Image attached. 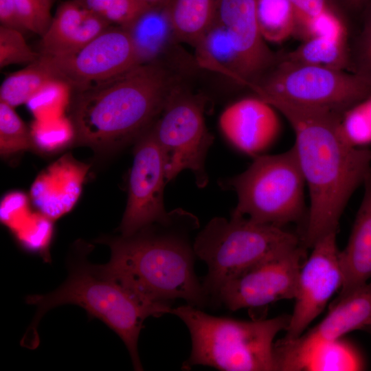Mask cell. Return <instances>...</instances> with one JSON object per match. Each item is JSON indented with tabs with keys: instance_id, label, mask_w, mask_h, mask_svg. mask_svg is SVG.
<instances>
[{
	"instance_id": "cell-28",
	"label": "cell",
	"mask_w": 371,
	"mask_h": 371,
	"mask_svg": "<svg viewBox=\"0 0 371 371\" xmlns=\"http://www.w3.org/2000/svg\"><path fill=\"white\" fill-rule=\"evenodd\" d=\"M339 128L350 145L365 148L371 144V95L341 114Z\"/></svg>"
},
{
	"instance_id": "cell-11",
	"label": "cell",
	"mask_w": 371,
	"mask_h": 371,
	"mask_svg": "<svg viewBox=\"0 0 371 371\" xmlns=\"http://www.w3.org/2000/svg\"><path fill=\"white\" fill-rule=\"evenodd\" d=\"M57 80L77 90L111 79L140 65L129 31L110 27L73 54L40 56Z\"/></svg>"
},
{
	"instance_id": "cell-2",
	"label": "cell",
	"mask_w": 371,
	"mask_h": 371,
	"mask_svg": "<svg viewBox=\"0 0 371 371\" xmlns=\"http://www.w3.org/2000/svg\"><path fill=\"white\" fill-rule=\"evenodd\" d=\"M198 218L181 208L166 222L155 223L135 234L103 238L111 249L104 270L145 302L172 308L177 299L203 308L210 306L194 271L192 233Z\"/></svg>"
},
{
	"instance_id": "cell-4",
	"label": "cell",
	"mask_w": 371,
	"mask_h": 371,
	"mask_svg": "<svg viewBox=\"0 0 371 371\" xmlns=\"http://www.w3.org/2000/svg\"><path fill=\"white\" fill-rule=\"evenodd\" d=\"M26 302L37 309L22 339L24 346H37V326L49 310L63 304H76L116 333L127 348L135 370H143L137 342L144 321L150 316L172 313L168 308L144 301L109 274L102 265L89 263L85 254L69 261L68 278L56 290L45 295H30Z\"/></svg>"
},
{
	"instance_id": "cell-21",
	"label": "cell",
	"mask_w": 371,
	"mask_h": 371,
	"mask_svg": "<svg viewBox=\"0 0 371 371\" xmlns=\"http://www.w3.org/2000/svg\"><path fill=\"white\" fill-rule=\"evenodd\" d=\"M216 0H170L167 12L181 43L196 49L213 24Z\"/></svg>"
},
{
	"instance_id": "cell-6",
	"label": "cell",
	"mask_w": 371,
	"mask_h": 371,
	"mask_svg": "<svg viewBox=\"0 0 371 371\" xmlns=\"http://www.w3.org/2000/svg\"><path fill=\"white\" fill-rule=\"evenodd\" d=\"M300 245L297 235L284 227L253 221L232 213L215 217L194 239L196 258L207 267L202 285L210 306L232 278L256 263Z\"/></svg>"
},
{
	"instance_id": "cell-19",
	"label": "cell",
	"mask_w": 371,
	"mask_h": 371,
	"mask_svg": "<svg viewBox=\"0 0 371 371\" xmlns=\"http://www.w3.org/2000/svg\"><path fill=\"white\" fill-rule=\"evenodd\" d=\"M88 167L65 155L43 170L32 184L30 196L40 213L56 219L78 200Z\"/></svg>"
},
{
	"instance_id": "cell-33",
	"label": "cell",
	"mask_w": 371,
	"mask_h": 371,
	"mask_svg": "<svg viewBox=\"0 0 371 371\" xmlns=\"http://www.w3.org/2000/svg\"><path fill=\"white\" fill-rule=\"evenodd\" d=\"M14 1L19 19L25 30L42 36L52 19L50 9L43 0H14Z\"/></svg>"
},
{
	"instance_id": "cell-1",
	"label": "cell",
	"mask_w": 371,
	"mask_h": 371,
	"mask_svg": "<svg viewBox=\"0 0 371 371\" xmlns=\"http://www.w3.org/2000/svg\"><path fill=\"white\" fill-rule=\"evenodd\" d=\"M262 99L293 130V147L310 199L302 245L312 248L323 236L337 232L350 198L371 173V150L346 140L339 128L341 115L275 98Z\"/></svg>"
},
{
	"instance_id": "cell-30",
	"label": "cell",
	"mask_w": 371,
	"mask_h": 371,
	"mask_svg": "<svg viewBox=\"0 0 371 371\" xmlns=\"http://www.w3.org/2000/svg\"><path fill=\"white\" fill-rule=\"evenodd\" d=\"M70 86L59 80H54L45 85L27 102L37 120L60 117L59 111L66 103Z\"/></svg>"
},
{
	"instance_id": "cell-15",
	"label": "cell",
	"mask_w": 371,
	"mask_h": 371,
	"mask_svg": "<svg viewBox=\"0 0 371 371\" xmlns=\"http://www.w3.org/2000/svg\"><path fill=\"white\" fill-rule=\"evenodd\" d=\"M215 19L223 26L236 52L244 85L256 80L277 61L258 23L256 0H216Z\"/></svg>"
},
{
	"instance_id": "cell-14",
	"label": "cell",
	"mask_w": 371,
	"mask_h": 371,
	"mask_svg": "<svg viewBox=\"0 0 371 371\" xmlns=\"http://www.w3.org/2000/svg\"><path fill=\"white\" fill-rule=\"evenodd\" d=\"M337 232L318 240L304 262L297 279L293 311L284 340L297 338L322 312L343 284V271L337 245Z\"/></svg>"
},
{
	"instance_id": "cell-35",
	"label": "cell",
	"mask_w": 371,
	"mask_h": 371,
	"mask_svg": "<svg viewBox=\"0 0 371 371\" xmlns=\"http://www.w3.org/2000/svg\"><path fill=\"white\" fill-rule=\"evenodd\" d=\"M293 8L295 26L293 34L311 19L324 12L337 8L335 0H290Z\"/></svg>"
},
{
	"instance_id": "cell-20",
	"label": "cell",
	"mask_w": 371,
	"mask_h": 371,
	"mask_svg": "<svg viewBox=\"0 0 371 371\" xmlns=\"http://www.w3.org/2000/svg\"><path fill=\"white\" fill-rule=\"evenodd\" d=\"M345 248L340 251L343 284L339 297L368 283L371 278V173Z\"/></svg>"
},
{
	"instance_id": "cell-34",
	"label": "cell",
	"mask_w": 371,
	"mask_h": 371,
	"mask_svg": "<svg viewBox=\"0 0 371 371\" xmlns=\"http://www.w3.org/2000/svg\"><path fill=\"white\" fill-rule=\"evenodd\" d=\"M353 73L363 77L371 84V22L368 21L355 45L352 56H350V65Z\"/></svg>"
},
{
	"instance_id": "cell-24",
	"label": "cell",
	"mask_w": 371,
	"mask_h": 371,
	"mask_svg": "<svg viewBox=\"0 0 371 371\" xmlns=\"http://www.w3.org/2000/svg\"><path fill=\"white\" fill-rule=\"evenodd\" d=\"M54 80L56 78L39 57L4 80L0 87V101L12 107L27 103L45 85Z\"/></svg>"
},
{
	"instance_id": "cell-32",
	"label": "cell",
	"mask_w": 371,
	"mask_h": 371,
	"mask_svg": "<svg viewBox=\"0 0 371 371\" xmlns=\"http://www.w3.org/2000/svg\"><path fill=\"white\" fill-rule=\"evenodd\" d=\"M31 134L33 144L49 150L50 146H58L67 142L74 135V128L72 122L60 116L51 119H36Z\"/></svg>"
},
{
	"instance_id": "cell-26",
	"label": "cell",
	"mask_w": 371,
	"mask_h": 371,
	"mask_svg": "<svg viewBox=\"0 0 371 371\" xmlns=\"http://www.w3.org/2000/svg\"><path fill=\"white\" fill-rule=\"evenodd\" d=\"M111 25L126 28L148 8L141 0H74Z\"/></svg>"
},
{
	"instance_id": "cell-13",
	"label": "cell",
	"mask_w": 371,
	"mask_h": 371,
	"mask_svg": "<svg viewBox=\"0 0 371 371\" xmlns=\"http://www.w3.org/2000/svg\"><path fill=\"white\" fill-rule=\"evenodd\" d=\"M166 158L153 126L135 142L128 177V200L119 227L121 236H131L155 223L168 221L164 189L167 183Z\"/></svg>"
},
{
	"instance_id": "cell-9",
	"label": "cell",
	"mask_w": 371,
	"mask_h": 371,
	"mask_svg": "<svg viewBox=\"0 0 371 371\" xmlns=\"http://www.w3.org/2000/svg\"><path fill=\"white\" fill-rule=\"evenodd\" d=\"M205 100L177 86L153 125L166 158L167 182L183 170H190L198 188L208 183L205 159L213 143L206 128Z\"/></svg>"
},
{
	"instance_id": "cell-27",
	"label": "cell",
	"mask_w": 371,
	"mask_h": 371,
	"mask_svg": "<svg viewBox=\"0 0 371 371\" xmlns=\"http://www.w3.org/2000/svg\"><path fill=\"white\" fill-rule=\"evenodd\" d=\"M31 131L14 110L0 101V153L6 157L32 147Z\"/></svg>"
},
{
	"instance_id": "cell-23",
	"label": "cell",
	"mask_w": 371,
	"mask_h": 371,
	"mask_svg": "<svg viewBox=\"0 0 371 371\" xmlns=\"http://www.w3.org/2000/svg\"><path fill=\"white\" fill-rule=\"evenodd\" d=\"M278 59L299 64L345 70L350 64L348 41L324 37L303 41L295 49Z\"/></svg>"
},
{
	"instance_id": "cell-22",
	"label": "cell",
	"mask_w": 371,
	"mask_h": 371,
	"mask_svg": "<svg viewBox=\"0 0 371 371\" xmlns=\"http://www.w3.org/2000/svg\"><path fill=\"white\" fill-rule=\"evenodd\" d=\"M201 67L244 85L236 52L226 30L216 19L195 49Z\"/></svg>"
},
{
	"instance_id": "cell-10",
	"label": "cell",
	"mask_w": 371,
	"mask_h": 371,
	"mask_svg": "<svg viewBox=\"0 0 371 371\" xmlns=\"http://www.w3.org/2000/svg\"><path fill=\"white\" fill-rule=\"evenodd\" d=\"M371 325V282L339 297L327 315L295 339L274 344L278 370L309 368L315 355L346 334Z\"/></svg>"
},
{
	"instance_id": "cell-37",
	"label": "cell",
	"mask_w": 371,
	"mask_h": 371,
	"mask_svg": "<svg viewBox=\"0 0 371 371\" xmlns=\"http://www.w3.org/2000/svg\"><path fill=\"white\" fill-rule=\"evenodd\" d=\"M148 8H161L166 6L170 0H141Z\"/></svg>"
},
{
	"instance_id": "cell-3",
	"label": "cell",
	"mask_w": 371,
	"mask_h": 371,
	"mask_svg": "<svg viewBox=\"0 0 371 371\" xmlns=\"http://www.w3.org/2000/svg\"><path fill=\"white\" fill-rule=\"evenodd\" d=\"M177 86L175 71L144 63L77 90L71 113L76 141L100 153L135 143L155 124Z\"/></svg>"
},
{
	"instance_id": "cell-8",
	"label": "cell",
	"mask_w": 371,
	"mask_h": 371,
	"mask_svg": "<svg viewBox=\"0 0 371 371\" xmlns=\"http://www.w3.org/2000/svg\"><path fill=\"white\" fill-rule=\"evenodd\" d=\"M260 98L341 115L371 95V84L355 73L281 60L249 85Z\"/></svg>"
},
{
	"instance_id": "cell-29",
	"label": "cell",
	"mask_w": 371,
	"mask_h": 371,
	"mask_svg": "<svg viewBox=\"0 0 371 371\" xmlns=\"http://www.w3.org/2000/svg\"><path fill=\"white\" fill-rule=\"evenodd\" d=\"M293 36L302 41L315 37L348 41V29L345 19L337 8L311 19L295 31Z\"/></svg>"
},
{
	"instance_id": "cell-12",
	"label": "cell",
	"mask_w": 371,
	"mask_h": 371,
	"mask_svg": "<svg viewBox=\"0 0 371 371\" xmlns=\"http://www.w3.org/2000/svg\"><path fill=\"white\" fill-rule=\"evenodd\" d=\"M306 250L300 245L242 271L221 289L214 306L234 311L294 299L299 273L307 258Z\"/></svg>"
},
{
	"instance_id": "cell-38",
	"label": "cell",
	"mask_w": 371,
	"mask_h": 371,
	"mask_svg": "<svg viewBox=\"0 0 371 371\" xmlns=\"http://www.w3.org/2000/svg\"><path fill=\"white\" fill-rule=\"evenodd\" d=\"M346 5L350 8H357L362 5L368 0H343Z\"/></svg>"
},
{
	"instance_id": "cell-7",
	"label": "cell",
	"mask_w": 371,
	"mask_h": 371,
	"mask_svg": "<svg viewBox=\"0 0 371 371\" xmlns=\"http://www.w3.org/2000/svg\"><path fill=\"white\" fill-rule=\"evenodd\" d=\"M218 183L237 195L232 213L256 223L284 227L305 214L306 183L293 147L256 157L244 172Z\"/></svg>"
},
{
	"instance_id": "cell-41",
	"label": "cell",
	"mask_w": 371,
	"mask_h": 371,
	"mask_svg": "<svg viewBox=\"0 0 371 371\" xmlns=\"http://www.w3.org/2000/svg\"><path fill=\"white\" fill-rule=\"evenodd\" d=\"M368 21H370V22H371V14H370V18H369V19H368Z\"/></svg>"
},
{
	"instance_id": "cell-25",
	"label": "cell",
	"mask_w": 371,
	"mask_h": 371,
	"mask_svg": "<svg viewBox=\"0 0 371 371\" xmlns=\"http://www.w3.org/2000/svg\"><path fill=\"white\" fill-rule=\"evenodd\" d=\"M256 12L266 42L280 43L293 35L295 18L290 0H256Z\"/></svg>"
},
{
	"instance_id": "cell-18",
	"label": "cell",
	"mask_w": 371,
	"mask_h": 371,
	"mask_svg": "<svg viewBox=\"0 0 371 371\" xmlns=\"http://www.w3.org/2000/svg\"><path fill=\"white\" fill-rule=\"evenodd\" d=\"M167 6V5H166ZM166 6L147 10L126 27L133 39L139 63H157L175 71L190 66V58L179 47Z\"/></svg>"
},
{
	"instance_id": "cell-17",
	"label": "cell",
	"mask_w": 371,
	"mask_h": 371,
	"mask_svg": "<svg viewBox=\"0 0 371 371\" xmlns=\"http://www.w3.org/2000/svg\"><path fill=\"white\" fill-rule=\"evenodd\" d=\"M111 25L76 1L61 3L42 36L41 55L63 57L78 52Z\"/></svg>"
},
{
	"instance_id": "cell-40",
	"label": "cell",
	"mask_w": 371,
	"mask_h": 371,
	"mask_svg": "<svg viewBox=\"0 0 371 371\" xmlns=\"http://www.w3.org/2000/svg\"><path fill=\"white\" fill-rule=\"evenodd\" d=\"M364 330H366V331H368L369 333L371 334V325H370L369 326H368L367 328H366L364 329Z\"/></svg>"
},
{
	"instance_id": "cell-5",
	"label": "cell",
	"mask_w": 371,
	"mask_h": 371,
	"mask_svg": "<svg viewBox=\"0 0 371 371\" xmlns=\"http://www.w3.org/2000/svg\"><path fill=\"white\" fill-rule=\"evenodd\" d=\"M172 314L187 326L192 348L183 370L204 366L223 371H276L274 339L288 327L290 315L240 320L210 315L185 304Z\"/></svg>"
},
{
	"instance_id": "cell-31",
	"label": "cell",
	"mask_w": 371,
	"mask_h": 371,
	"mask_svg": "<svg viewBox=\"0 0 371 371\" xmlns=\"http://www.w3.org/2000/svg\"><path fill=\"white\" fill-rule=\"evenodd\" d=\"M40 56L27 45L21 31L0 25L1 68L14 64H31Z\"/></svg>"
},
{
	"instance_id": "cell-36",
	"label": "cell",
	"mask_w": 371,
	"mask_h": 371,
	"mask_svg": "<svg viewBox=\"0 0 371 371\" xmlns=\"http://www.w3.org/2000/svg\"><path fill=\"white\" fill-rule=\"evenodd\" d=\"M1 25L20 31L25 30L19 19L14 0H0Z\"/></svg>"
},
{
	"instance_id": "cell-16",
	"label": "cell",
	"mask_w": 371,
	"mask_h": 371,
	"mask_svg": "<svg viewBox=\"0 0 371 371\" xmlns=\"http://www.w3.org/2000/svg\"><path fill=\"white\" fill-rule=\"evenodd\" d=\"M277 111L257 95L247 97L228 106L220 116L219 125L236 148L254 158L261 155L279 135Z\"/></svg>"
},
{
	"instance_id": "cell-39",
	"label": "cell",
	"mask_w": 371,
	"mask_h": 371,
	"mask_svg": "<svg viewBox=\"0 0 371 371\" xmlns=\"http://www.w3.org/2000/svg\"><path fill=\"white\" fill-rule=\"evenodd\" d=\"M45 4L50 9L54 0H43Z\"/></svg>"
}]
</instances>
